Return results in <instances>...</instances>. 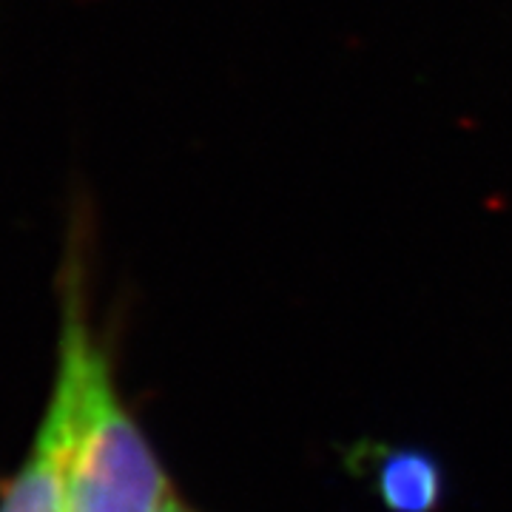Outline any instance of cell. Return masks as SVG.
I'll return each mask as SVG.
<instances>
[{"label": "cell", "mask_w": 512, "mask_h": 512, "mask_svg": "<svg viewBox=\"0 0 512 512\" xmlns=\"http://www.w3.org/2000/svg\"><path fill=\"white\" fill-rule=\"evenodd\" d=\"M89 202H72L60 265L57 370L72 384V512H163L177 495L163 461L131 416L111 373L109 350L89 313Z\"/></svg>", "instance_id": "obj_1"}, {"label": "cell", "mask_w": 512, "mask_h": 512, "mask_svg": "<svg viewBox=\"0 0 512 512\" xmlns=\"http://www.w3.org/2000/svg\"><path fill=\"white\" fill-rule=\"evenodd\" d=\"M72 450V384L55 370L52 396L18 473L0 498V512H72L69 507Z\"/></svg>", "instance_id": "obj_2"}, {"label": "cell", "mask_w": 512, "mask_h": 512, "mask_svg": "<svg viewBox=\"0 0 512 512\" xmlns=\"http://www.w3.org/2000/svg\"><path fill=\"white\" fill-rule=\"evenodd\" d=\"M373 493L390 512H439L447 493L444 467L416 447H376L367 456Z\"/></svg>", "instance_id": "obj_3"}, {"label": "cell", "mask_w": 512, "mask_h": 512, "mask_svg": "<svg viewBox=\"0 0 512 512\" xmlns=\"http://www.w3.org/2000/svg\"><path fill=\"white\" fill-rule=\"evenodd\" d=\"M163 512H194V510H188V507H185L180 498H174V501H171V504H168Z\"/></svg>", "instance_id": "obj_4"}]
</instances>
